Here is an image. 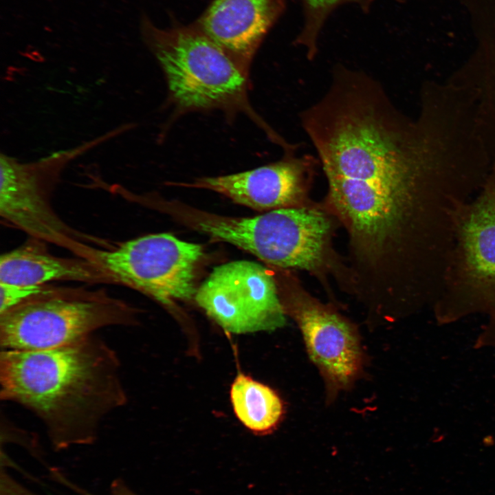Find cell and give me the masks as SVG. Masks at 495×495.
Wrapping results in <instances>:
<instances>
[{"label":"cell","instance_id":"7c38bea8","mask_svg":"<svg viewBox=\"0 0 495 495\" xmlns=\"http://www.w3.org/2000/svg\"><path fill=\"white\" fill-rule=\"evenodd\" d=\"M283 6V0H214L196 25L249 70L256 50Z\"/></svg>","mask_w":495,"mask_h":495},{"label":"cell","instance_id":"5b68a950","mask_svg":"<svg viewBox=\"0 0 495 495\" xmlns=\"http://www.w3.org/2000/svg\"><path fill=\"white\" fill-rule=\"evenodd\" d=\"M188 225L216 241L241 248L282 268L316 270L324 263L331 221L306 207L270 210L254 217L187 213Z\"/></svg>","mask_w":495,"mask_h":495},{"label":"cell","instance_id":"8fae6325","mask_svg":"<svg viewBox=\"0 0 495 495\" xmlns=\"http://www.w3.org/2000/svg\"><path fill=\"white\" fill-rule=\"evenodd\" d=\"M316 160L285 153L280 160L252 170L180 185L212 190L260 211L295 207L305 197Z\"/></svg>","mask_w":495,"mask_h":495},{"label":"cell","instance_id":"d6986e66","mask_svg":"<svg viewBox=\"0 0 495 495\" xmlns=\"http://www.w3.org/2000/svg\"><path fill=\"white\" fill-rule=\"evenodd\" d=\"M490 320L485 331V341L495 342V308L490 312Z\"/></svg>","mask_w":495,"mask_h":495},{"label":"cell","instance_id":"7a4b0ae2","mask_svg":"<svg viewBox=\"0 0 495 495\" xmlns=\"http://www.w3.org/2000/svg\"><path fill=\"white\" fill-rule=\"evenodd\" d=\"M0 397L32 411L56 450L93 443L103 419L127 402L118 354L94 335L48 349H1Z\"/></svg>","mask_w":495,"mask_h":495},{"label":"cell","instance_id":"9a60e30c","mask_svg":"<svg viewBox=\"0 0 495 495\" xmlns=\"http://www.w3.org/2000/svg\"><path fill=\"white\" fill-rule=\"evenodd\" d=\"M477 72L481 129L486 144L495 159V28L481 49Z\"/></svg>","mask_w":495,"mask_h":495},{"label":"cell","instance_id":"4fadbf2b","mask_svg":"<svg viewBox=\"0 0 495 495\" xmlns=\"http://www.w3.org/2000/svg\"><path fill=\"white\" fill-rule=\"evenodd\" d=\"M44 243L32 238L0 256V282L44 285L52 281L113 283L96 264L83 258H69L50 253Z\"/></svg>","mask_w":495,"mask_h":495},{"label":"cell","instance_id":"52a82bcc","mask_svg":"<svg viewBox=\"0 0 495 495\" xmlns=\"http://www.w3.org/2000/svg\"><path fill=\"white\" fill-rule=\"evenodd\" d=\"M101 144L95 138L28 162L1 153V217L32 238L69 249L83 258L90 245L58 216L50 199L63 169Z\"/></svg>","mask_w":495,"mask_h":495},{"label":"cell","instance_id":"e0dca14e","mask_svg":"<svg viewBox=\"0 0 495 495\" xmlns=\"http://www.w3.org/2000/svg\"><path fill=\"white\" fill-rule=\"evenodd\" d=\"M47 285H23L0 282V313L42 292Z\"/></svg>","mask_w":495,"mask_h":495},{"label":"cell","instance_id":"8992f818","mask_svg":"<svg viewBox=\"0 0 495 495\" xmlns=\"http://www.w3.org/2000/svg\"><path fill=\"white\" fill-rule=\"evenodd\" d=\"M440 322L495 308V161L473 199L460 210L443 289L435 302Z\"/></svg>","mask_w":495,"mask_h":495},{"label":"cell","instance_id":"2e32d148","mask_svg":"<svg viewBox=\"0 0 495 495\" xmlns=\"http://www.w3.org/2000/svg\"><path fill=\"white\" fill-rule=\"evenodd\" d=\"M346 0H302L305 24L296 43L307 50V58H314L318 51L317 40L322 25L330 13Z\"/></svg>","mask_w":495,"mask_h":495},{"label":"cell","instance_id":"ba28073f","mask_svg":"<svg viewBox=\"0 0 495 495\" xmlns=\"http://www.w3.org/2000/svg\"><path fill=\"white\" fill-rule=\"evenodd\" d=\"M202 247L169 233L148 234L105 248H94L88 259L111 279L164 305L188 300L196 292Z\"/></svg>","mask_w":495,"mask_h":495},{"label":"cell","instance_id":"9c48e42d","mask_svg":"<svg viewBox=\"0 0 495 495\" xmlns=\"http://www.w3.org/2000/svg\"><path fill=\"white\" fill-rule=\"evenodd\" d=\"M194 297L208 316L232 333L274 331L286 322L273 276L254 261L215 267Z\"/></svg>","mask_w":495,"mask_h":495},{"label":"cell","instance_id":"ac0fdd59","mask_svg":"<svg viewBox=\"0 0 495 495\" xmlns=\"http://www.w3.org/2000/svg\"><path fill=\"white\" fill-rule=\"evenodd\" d=\"M83 495H92L82 492ZM110 495H136L122 481L116 480L111 485Z\"/></svg>","mask_w":495,"mask_h":495},{"label":"cell","instance_id":"30bf717a","mask_svg":"<svg viewBox=\"0 0 495 495\" xmlns=\"http://www.w3.org/2000/svg\"><path fill=\"white\" fill-rule=\"evenodd\" d=\"M287 309L298 324L308 353L334 397L357 379L363 354L357 331L340 316L303 292L289 296Z\"/></svg>","mask_w":495,"mask_h":495},{"label":"cell","instance_id":"6da1fadb","mask_svg":"<svg viewBox=\"0 0 495 495\" xmlns=\"http://www.w3.org/2000/svg\"><path fill=\"white\" fill-rule=\"evenodd\" d=\"M412 119L369 75L342 80L301 113L328 182V200L357 261L381 273L436 250L486 176L490 161L470 118L441 99Z\"/></svg>","mask_w":495,"mask_h":495},{"label":"cell","instance_id":"5bb4252c","mask_svg":"<svg viewBox=\"0 0 495 495\" xmlns=\"http://www.w3.org/2000/svg\"><path fill=\"white\" fill-rule=\"evenodd\" d=\"M230 400L238 419L258 434L273 430L284 412L283 402L273 389L243 373L238 374L231 385Z\"/></svg>","mask_w":495,"mask_h":495},{"label":"cell","instance_id":"3957f363","mask_svg":"<svg viewBox=\"0 0 495 495\" xmlns=\"http://www.w3.org/2000/svg\"><path fill=\"white\" fill-rule=\"evenodd\" d=\"M144 41L158 61L177 115L218 109L232 118L242 113L280 146L285 140L255 111L248 98L249 70L206 35L196 24L158 28L146 17Z\"/></svg>","mask_w":495,"mask_h":495},{"label":"cell","instance_id":"277c9868","mask_svg":"<svg viewBox=\"0 0 495 495\" xmlns=\"http://www.w3.org/2000/svg\"><path fill=\"white\" fill-rule=\"evenodd\" d=\"M136 311L104 289L52 287L0 313L3 350H43L72 344L102 328L129 326Z\"/></svg>","mask_w":495,"mask_h":495}]
</instances>
